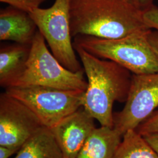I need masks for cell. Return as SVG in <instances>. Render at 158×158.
<instances>
[{
  "instance_id": "cell-1",
  "label": "cell",
  "mask_w": 158,
  "mask_h": 158,
  "mask_svg": "<svg viewBox=\"0 0 158 158\" xmlns=\"http://www.w3.org/2000/svg\"><path fill=\"white\" fill-rule=\"evenodd\" d=\"M72 38L117 39L149 29L143 10L130 0H70Z\"/></svg>"
},
{
  "instance_id": "cell-2",
  "label": "cell",
  "mask_w": 158,
  "mask_h": 158,
  "mask_svg": "<svg viewBox=\"0 0 158 158\" xmlns=\"http://www.w3.org/2000/svg\"><path fill=\"white\" fill-rule=\"evenodd\" d=\"M73 46L87 78L83 107L102 126L114 128L113 104L126 102L131 82V72L112 60Z\"/></svg>"
},
{
  "instance_id": "cell-3",
  "label": "cell",
  "mask_w": 158,
  "mask_h": 158,
  "mask_svg": "<svg viewBox=\"0 0 158 158\" xmlns=\"http://www.w3.org/2000/svg\"><path fill=\"white\" fill-rule=\"evenodd\" d=\"M151 29L117 39H104L79 35L73 38V46L91 54L112 60L133 74L158 72V59L149 41Z\"/></svg>"
},
{
  "instance_id": "cell-4",
  "label": "cell",
  "mask_w": 158,
  "mask_h": 158,
  "mask_svg": "<svg viewBox=\"0 0 158 158\" xmlns=\"http://www.w3.org/2000/svg\"><path fill=\"white\" fill-rule=\"evenodd\" d=\"M45 42L38 31L25 68L10 87L40 85L85 91L88 83L84 76L85 70L73 72L64 68L49 51Z\"/></svg>"
},
{
  "instance_id": "cell-5",
  "label": "cell",
  "mask_w": 158,
  "mask_h": 158,
  "mask_svg": "<svg viewBox=\"0 0 158 158\" xmlns=\"http://www.w3.org/2000/svg\"><path fill=\"white\" fill-rule=\"evenodd\" d=\"M5 92L26 105L49 128L83 107L85 93L40 85L9 87Z\"/></svg>"
},
{
  "instance_id": "cell-6",
  "label": "cell",
  "mask_w": 158,
  "mask_h": 158,
  "mask_svg": "<svg viewBox=\"0 0 158 158\" xmlns=\"http://www.w3.org/2000/svg\"><path fill=\"white\" fill-rule=\"evenodd\" d=\"M70 0H55L48 8H38L29 13L51 52L64 68L84 71L77 59L70 30Z\"/></svg>"
},
{
  "instance_id": "cell-7",
  "label": "cell",
  "mask_w": 158,
  "mask_h": 158,
  "mask_svg": "<svg viewBox=\"0 0 158 158\" xmlns=\"http://www.w3.org/2000/svg\"><path fill=\"white\" fill-rule=\"evenodd\" d=\"M158 108V72L132 75L124 107L114 114V128L123 136L148 118Z\"/></svg>"
},
{
  "instance_id": "cell-8",
  "label": "cell",
  "mask_w": 158,
  "mask_h": 158,
  "mask_svg": "<svg viewBox=\"0 0 158 158\" xmlns=\"http://www.w3.org/2000/svg\"><path fill=\"white\" fill-rule=\"evenodd\" d=\"M44 125L26 105L4 92L0 95V146L20 148Z\"/></svg>"
},
{
  "instance_id": "cell-9",
  "label": "cell",
  "mask_w": 158,
  "mask_h": 158,
  "mask_svg": "<svg viewBox=\"0 0 158 158\" xmlns=\"http://www.w3.org/2000/svg\"><path fill=\"white\" fill-rule=\"evenodd\" d=\"M94 118L81 107L51 128L64 158H77L88 137L96 128Z\"/></svg>"
},
{
  "instance_id": "cell-10",
  "label": "cell",
  "mask_w": 158,
  "mask_h": 158,
  "mask_svg": "<svg viewBox=\"0 0 158 158\" xmlns=\"http://www.w3.org/2000/svg\"><path fill=\"white\" fill-rule=\"evenodd\" d=\"M38 31L28 12L10 6L1 10V40L31 45Z\"/></svg>"
},
{
  "instance_id": "cell-11",
  "label": "cell",
  "mask_w": 158,
  "mask_h": 158,
  "mask_svg": "<svg viewBox=\"0 0 158 158\" xmlns=\"http://www.w3.org/2000/svg\"><path fill=\"white\" fill-rule=\"evenodd\" d=\"M123 136L114 128L101 126L91 133L77 158H113Z\"/></svg>"
},
{
  "instance_id": "cell-12",
  "label": "cell",
  "mask_w": 158,
  "mask_h": 158,
  "mask_svg": "<svg viewBox=\"0 0 158 158\" xmlns=\"http://www.w3.org/2000/svg\"><path fill=\"white\" fill-rule=\"evenodd\" d=\"M31 45L14 43L0 48V85L7 88L22 73L28 60Z\"/></svg>"
},
{
  "instance_id": "cell-13",
  "label": "cell",
  "mask_w": 158,
  "mask_h": 158,
  "mask_svg": "<svg viewBox=\"0 0 158 158\" xmlns=\"http://www.w3.org/2000/svg\"><path fill=\"white\" fill-rule=\"evenodd\" d=\"M14 158H64L51 129L42 127L25 142Z\"/></svg>"
},
{
  "instance_id": "cell-14",
  "label": "cell",
  "mask_w": 158,
  "mask_h": 158,
  "mask_svg": "<svg viewBox=\"0 0 158 158\" xmlns=\"http://www.w3.org/2000/svg\"><path fill=\"white\" fill-rule=\"evenodd\" d=\"M113 158H158L143 136L135 130L126 132Z\"/></svg>"
},
{
  "instance_id": "cell-15",
  "label": "cell",
  "mask_w": 158,
  "mask_h": 158,
  "mask_svg": "<svg viewBox=\"0 0 158 158\" xmlns=\"http://www.w3.org/2000/svg\"><path fill=\"white\" fill-rule=\"evenodd\" d=\"M135 131L142 136L158 132V110L139 125Z\"/></svg>"
},
{
  "instance_id": "cell-16",
  "label": "cell",
  "mask_w": 158,
  "mask_h": 158,
  "mask_svg": "<svg viewBox=\"0 0 158 158\" xmlns=\"http://www.w3.org/2000/svg\"><path fill=\"white\" fill-rule=\"evenodd\" d=\"M1 2L30 13L40 8L45 0H0Z\"/></svg>"
},
{
  "instance_id": "cell-17",
  "label": "cell",
  "mask_w": 158,
  "mask_h": 158,
  "mask_svg": "<svg viewBox=\"0 0 158 158\" xmlns=\"http://www.w3.org/2000/svg\"><path fill=\"white\" fill-rule=\"evenodd\" d=\"M143 16L147 27L158 32V7L154 4L143 10Z\"/></svg>"
},
{
  "instance_id": "cell-18",
  "label": "cell",
  "mask_w": 158,
  "mask_h": 158,
  "mask_svg": "<svg viewBox=\"0 0 158 158\" xmlns=\"http://www.w3.org/2000/svg\"><path fill=\"white\" fill-rule=\"evenodd\" d=\"M145 140L158 155V132L143 136Z\"/></svg>"
},
{
  "instance_id": "cell-19",
  "label": "cell",
  "mask_w": 158,
  "mask_h": 158,
  "mask_svg": "<svg viewBox=\"0 0 158 158\" xmlns=\"http://www.w3.org/2000/svg\"><path fill=\"white\" fill-rule=\"evenodd\" d=\"M149 41L152 48L153 51L155 53L158 59V32L157 31H151L149 34Z\"/></svg>"
},
{
  "instance_id": "cell-20",
  "label": "cell",
  "mask_w": 158,
  "mask_h": 158,
  "mask_svg": "<svg viewBox=\"0 0 158 158\" xmlns=\"http://www.w3.org/2000/svg\"><path fill=\"white\" fill-rule=\"evenodd\" d=\"M20 148L0 146V158H9Z\"/></svg>"
},
{
  "instance_id": "cell-21",
  "label": "cell",
  "mask_w": 158,
  "mask_h": 158,
  "mask_svg": "<svg viewBox=\"0 0 158 158\" xmlns=\"http://www.w3.org/2000/svg\"><path fill=\"white\" fill-rule=\"evenodd\" d=\"M153 0H136V4L143 10L153 5Z\"/></svg>"
},
{
  "instance_id": "cell-22",
  "label": "cell",
  "mask_w": 158,
  "mask_h": 158,
  "mask_svg": "<svg viewBox=\"0 0 158 158\" xmlns=\"http://www.w3.org/2000/svg\"><path fill=\"white\" fill-rule=\"evenodd\" d=\"M130 1H131L132 2H133L135 3L136 4H136V0H130Z\"/></svg>"
}]
</instances>
